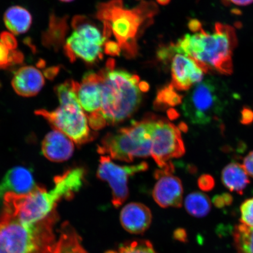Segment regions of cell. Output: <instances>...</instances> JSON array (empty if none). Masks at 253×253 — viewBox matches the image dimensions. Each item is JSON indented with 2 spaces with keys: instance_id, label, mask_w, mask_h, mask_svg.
Listing matches in <instances>:
<instances>
[{
  "instance_id": "obj_38",
  "label": "cell",
  "mask_w": 253,
  "mask_h": 253,
  "mask_svg": "<svg viewBox=\"0 0 253 253\" xmlns=\"http://www.w3.org/2000/svg\"><path fill=\"white\" fill-rule=\"evenodd\" d=\"M230 2L237 5L246 6L252 4L253 0H229Z\"/></svg>"
},
{
  "instance_id": "obj_2",
  "label": "cell",
  "mask_w": 253,
  "mask_h": 253,
  "mask_svg": "<svg viewBox=\"0 0 253 253\" xmlns=\"http://www.w3.org/2000/svg\"><path fill=\"white\" fill-rule=\"evenodd\" d=\"M110 59L105 69L99 71L102 78V113L107 125L125 121L137 110L142 100L140 78L127 71L116 70Z\"/></svg>"
},
{
  "instance_id": "obj_33",
  "label": "cell",
  "mask_w": 253,
  "mask_h": 253,
  "mask_svg": "<svg viewBox=\"0 0 253 253\" xmlns=\"http://www.w3.org/2000/svg\"><path fill=\"white\" fill-rule=\"evenodd\" d=\"M240 122L244 125H251L253 122V111L248 107H244L241 112Z\"/></svg>"
},
{
  "instance_id": "obj_1",
  "label": "cell",
  "mask_w": 253,
  "mask_h": 253,
  "mask_svg": "<svg viewBox=\"0 0 253 253\" xmlns=\"http://www.w3.org/2000/svg\"><path fill=\"white\" fill-rule=\"evenodd\" d=\"M237 43L234 28L216 23L213 33H208L202 28L194 34L185 35L173 46L175 53L194 60L205 74L215 71L230 75L233 72L232 53Z\"/></svg>"
},
{
  "instance_id": "obj_37",
  "label": "cell",
  "mask_w": 253,
  "mask_h": 253,
  "mask_svg": "<svg viewBox=\"0 0 253 253\" xmlns=\"http://www.w3.org/2000/svg\"><path fill=\"white\" fill-rule=\"evenodd\" d=\"M59 71V69L58 67L50 68L45 72V75L46 78L51 79L55 77Z\"/></svg>"
},
{
  "instance_id": "obj_11",
  "label": "cell",
  "mask_w": 253,
  "mask_h": 253,
  "mask_svg": "<svg viewBox=\"0 0 253 253\" xmlns=\"http://www.w3.org/2000/svg\"><path fill=\"white\" fill-rule=\"evenodd\" d=\"M148 164L142 162L137 165L120 166L112 162L109 156L100 158L98 178L109 183L112 190V204L118 208L125 203L128 197V179L135 173L143 172L148 169Z\"/></svg>"
},
{
  "instance_id": "obj_4",
  "label": "cell",
  "mask_w": 253,
  "mask_h": 253,
  "mask_svg": "<svg viewBox=\"0 0 253 253\" xmlns=\"http://www.w3.org/2000/svg\"><path fill=\"white\" fill-rule=\"evenodd\" d=\"M122 5V0L103 3L98 7L97 17L103 22L104 27L112 30L126 55L135 56L136 36L141 25L153 17L157 8L154 3L144 1L133 9H124Z\"/></svg>"
},
{
  "instance_id": "obj_19",
  "label": "cell",
  "mask_w": 253,
  "mask_h": 253,
  "mask_svg": "<svg viewBox=\"0 0 253 253\" xmlns=\"http://www.w3.org/2000/svg\"><path fill=\"white\" fill-rule=\"evenodd\" d=\"M59 232V239L50 253H88L82 245L81 236L70 224L63 223Z\"/></svg>"
},
{
  "instance_id": "obj_35",
  "label": "cell",
  "mask_w": 253,
  "mask_h": 253,
  "mask_svg": "<svg viewBox=\"0 0 253 253\" xmlns=\"http://www.w3.org/2000/svg\"><path fill=\"white\" fill-rule=\"evenodd\" d=\"M24 61V55L21 52L11 50L9 53V63L11 65L20 64Z\"/></svg>"
},
{
  "instance_id": "obj_24",
  "label": "cell",
  "mask_w": 253,
  "mask_h": 253,
  "mask_svg": "<svg viewBox=\"0 0 253 253\" xmlns=\"http://www.w3.org/2000/svg\"><path fill=\"white\" fill-rule=\"evenodd\" d=\"M233 238L237 253H253V228L239 224L234 230Z\"/></svg>"
},
{
  "instance_id": "obj_36",
  "label": "cell",
  "mask_w": 253,
  "mask_h": 253,
  "mask_svg": "<svg viewBox=\"0 0 253 253\" xmlns=\"http://www.w3.org/2000/svg\"><path fill=\"white\" fill-rule=\"evenodd\" d=\"M188 27L194 33H197V32L200 30L202 28V25L200 22L195 19L190 20L188 23Z\"/></svg>"
},
{
  "instance_id": "obj_25",
  "label": "cell",
  "mask_w": 253,
  "mask_h": 253,
  "mask_svg": "<svg viewBox=\"0 0 253 253\" xmlns=\"http://www.w3.org/2000/svg\"><path fill=\"white\" fill-rule=\"evenodd\" d=\"M183 96L177 93L171 84L164 87L158 91L154 106L157 109H164L181 104Z\"/></svg>"
},
{
  "instance_id": "obj_3",
  "label": "cell",
  "mask_w": 253,
  "mask_h": 253,
  "mask_svg": "<svg viewBox=\"0 0 253 253\" xmlns=\"http://www.w3.org/2000/svg\"><path fill=\"white\" fill-rule=\"evenodd\" d=\"M56 213L34 225L22 223L7 214L0 217V253H50L56 241Z\"/></svg>"
},
{
  "instance_id": "obj_32",
  "label": "cell",
  "mask_w": 253,
  "mask_h": 253,
  "mask_svg": "<svg viewBox=\"0 0 253 253\" xmlns=\"http://www.w3.org/2000/svg\"><path fill=\"white\" fill-rule=\"evenodd\" d=\"M104 52L106 54L110 56H119L121 52V47H120L118 43L113 41H108L104 46Z\"/></svg>"
},
{
  "instance_id": "obj_10",
  "label": "cell",
  "mask_w": 253,
  "mask_h": 253,
  "mask_svg": "<svg viewBox=\"0 0 253 253\" xmlns=\"http://www.w3.org/2000/svg\"><path fill=\"white\" fill-rule=\"evenodd\" d=\"M185 153L184 143L178 127L167 119L156 116L152 134L151 156L161 169L172 165L170 160Z\"/></svg>"
},
{
  "instance_id": "obj_5",
  "label": "cell",
  "mask_w": 253,
  "mask_h": 253,
  "mask_svg": "<svg viewBox=\"0 0 253 253\" xmlns=\"http://www.w3.org/2000/svg\"><path fill=\"white\" fill-rule=\"evenodd\" d=\"M156 116L148 115L115 132L107 134L97 146V152L113 159L131 163L136 157L151 156L152 134Z\"/></svg>"
},
{
  "instance_id": "obj_16",
  "label": "cell",
  "mask_w": 253,
  "mask_h": 253,
  "mask_svg": "<svg viewBox=\"0 0 253 253\" xmlns=\"http://www.w3.org/2000/svg\"><path fill=\"white\" fill-rule=\"evenodd\" d=\"M42 153L47 160L61 163L70 158L74 151V145L70 138L58 130L49 132L42 143Z\"/></svg>"
},
{
  "instance_id": "obj_30",
  "label": "cell",
  "mask_w": 253,
  "mask_h": 253,
  "mask_svg": "<svg viewBox=\"0 0 253 253\" xmlns=\"http://www.w3.org/2000/svg\"><path fill=\"white\" fill-rule=\"evenodd\" d=\"M0 41L9 50H14L17 48V41L13 34L8 33V32H2L0 34Z\"/></svg>"
},
{
  "instance_id": "obj_28",
  "label": "cell",
  "mask_w": 253,
  "mask_h": 253,
  "mask_svg": "<svg viewBox=\"0 0 253 253\" xmlns=\"http://www.w3.org/2000/svg\"><path fill=\"white\" fill-rule=\"evenodd\" d=\"M199 188L204 192L211 191L215 186L214 179L210 174H203L198 180Z\"/></svg>"
},
{
  "instance_id": "obj_14",
  "label": "cell",
  "mask_w": 253,
  "mask_h": 253,
  "mask_svg": "<svg viewBox=\"0 0 253 253\" xmlns=\"http://www.w3.org/2000/svg\"><path fill=\"white\" fill-rule=\"evenodd\" d=\"M77 94L87 117L102 113V78L99 73L86 72L82 83L77 84Z\"/></svg>"
},
{
  "instance_id": "obj_13",
  "label": "cell",
  "mask_w": 253,
  "mask_h": 253,
  "mask_svg": "<svg viewBox=\"0 0 253 253\" xmlns=\"http://www.w3.org/2000/svg\"><path fill=\"white\" fill-rule=\"evenodd\" d=\"M205 72L195 61L182 53H177L171 63V84L175 90L185 91L200 83Z\"/></svg>"
},
{
  "instance_id": "obj_27",
  "label": "cell",
  "mask_w": 253,
  "mask_h": 253,
  "mask_svg": "<svg viewBox=\"0 0 253 253\" xmlns=\"http://www.w3.org/2000/svg\"><path fill=\"white\" fill-rule=\"evenodd\" d=\"M240 224L253 228V198L246 199L240 206Z\"/></svg>"
},
{
  "instance_id": "obj_42",
  "label": "cell",
  "mask_w": 253,
  "mask_h": 253,
  "mask_svg": "<svg viewBox=\"0 0 253 253\" xmlns=\"http://www.w3.org/2000/svg\"><path fill=\"white\" fill-rule=\"evenodd\" d=\"M60 1H63V2H71V1H74V0H60Z\"/></svg>"
},
{
  "instance_id": "obj_22",
  "label": "cell",
  "mask_w": 253,
  "mask_h": 253,
  "mask_svg": "<svg viewBox=\"0 0 253 253\" xmlns=\"http://www.w3.org/2000/svg\"><path fill=\"white\" fill-rule=\"evenodd\" d=\"M68 28L66 18H59L51 15L48 28L43 34V45L50 48L58 49L64 42Z\"/></svg>"
},
{
  "instance_id": "obj_31",
  "label": "cell",
  "mask_w": 253,
  "mask_h": 253,
  "mask_svg": "<svg viewBox=\"0 0 253 253\" xmlns=\"http://www.w3.org/2000/svg\"><path fill=\"white\" fill-rule=\"evenodd\" d=\"M9 50L0 41V69L11 66L9 63Z\"/></svg>"
},
{
  "instance_id": "obj_8",
  "label": "cell",
  "mask_w": 253,
  "mask_h": 253,
  "mask_svg": "<svg viewBox=\"0 0 253 253\" xmlns=\"http://www.w3.org/2000/svg\"><path fill=\"white\" fill-rule=\"evenodd\" d=\"M36 114L42 117L55 130L62 132L78 145L86 144L94 138L78 97L60 103V106L54 110L41 109L36 111Z\"/></svg>"
},
{
  "instance_id": "obj_34",
  "label": "cell",
  "mask_w": 253,
  "mask_h": 253,
  "mask_svg": "<svg viewBox=\"0 0 253 253\" xmlns=\"http://www.w3.org/2000/svg\"><path fill=\"white\" fill-rule=\"evenodd\" d=\"M248 175L253 178V151L250 152L243 160V165Z\"/></svg>"
},
{
  "instance_id": "obj_17",
  "label": "cell",
  "mask_w": 253,
  "mask_h": 253,
  "mask_svg": "<svg viewBox=\"0 0 253 253\" xmlns=\"http://www.w3.org/2000/svg\"><path fill=\"white\" fill-rule=\"evenodd\" d=\"M45 84L43 76L33 66H23L15 73L12 86L16 93L25 97L36 96Z\"/></svg>"
},
{
  "instance_id": "obj_20",
  "label": "cell",
  "mask_w": 253,
  "mask_h": 253,
  "mask_svg": "<svg viewBox=\"0 0 253 253\" xmlns=\"http://www.w3.org/2000/svg\"><path fill=\"white\" fill-rule=\"evenodd\" d=\"M221 181L231 192L242 195L250 183L248 174L241 164L237 163L229 164L221 172Z\"/></svg>"
},
{
  "instance_id": "obj_41",
  "label": "cell",
  "mask_w": 253,
  "mask_h": 253,
  "mask_svg": "<svg viewBox=\"0 0 253 253\" xmlns=\"http://www.w3.org/2000/svg\"><path fill=\"white\" fill-rule=\"evenodd\" d=\"M157 1L158 3H159L160 4L165 5L169 4L170 0H157Z\"/></svg>"
},
{
  "instance_id": "obj_6",
  "label": "cell",
  "mask_w": 253,
  "mask_h": 253,
  "mask_svg": "<svg viewBox=\"0 0 253 253\" xmlns=\"http://www.w3.org/2000/svg\"><path fill=\"white\" fill-rule=\"evenodd\" d=\"M56 187L49 191L37 185L27 194L7 193L4 198L3 213L27 225H34L56 213L58 202L64 199Z\"/></svg>"
},
{
  "instance_id": "obj_15",
  "label": "cell",
  "mask_w": 253,
  "mask_h": 253,
  "mask_svg": "<svg viewBox=\"0 0 253 253\" xmlns=\"http://www.w3.org/2000/svg\"><path fill=\"white\" fill-rule=\"evenodd\" d=\"M122 225L128 232L143 233L149 228L152 221V214L146 206L132 202L123 208L120 216Z\"/></svg>"
},
{
  "instance_id": "obj_23",
  "label": "cell",
  "mask_w": 253,
  "mask_h": 253,
  "mask_svg": "<svg viewBox=\"0 0 253 253\" xmlns=\"http://www.w3.org/2000/svg\"><path fill=\"white\" fill-rule=\"evenodd\" d=\"M185 208L187 212L196 217H203L210 212L211 204L210 199L204 193L195 192L186 197Z\"/></svg>"
},
{
  "instance_id": "obj_29",
  "label": "cell",
  "mask_w": 253,
  "mask_h": 253,
  "mask_svg": "<svg viewBox=\"0 0 253 253\" xmlns=\"http://www.w3.org/2000/svg\"><path fill=\"white\" fill-rule=\"evenodd\" d=\"M213 205L217 208H223L232 204L233 197L229 193L215 196L212 199Z\"/></svg>"
},
{
  "instance_id": "obj_39",
  "label": "cell",
  "mask_w": 253,
  "mask_h": 253,
  "mask_svg": "<svg viewBox=\"0 0 253 253\" xmlns=\"http://www.w3.org/2000/svg\"><path fill=\"white\" fill-rule=\"evenodd\" d=\"M175 236H176L177 239L182 240L183 242H184V240L186 239V234L184 230H179L177 233H175Z\"/></svg>"
},
{
  "instance_id": "obj_18",
  "label": "cell",
  "mask_w": 253,
  "mask_h": 253,
  "mask_svg": "<svg viewBox=\"0 0 253 253\" xmlns=\"http://www.w3.org/2000/svg\"><path fill=\"white\" fill-rule=\"evenodd\" d=\"M34 177L30 170L23 167L9 170L0 183V198L7 193L27 194L36 188Z\"/></svg>"
},
{
  "instance_id": "obj_40",
  "label": "cell",
  "mask_w": 253,
  "mask_h": 253,
  "mask_svg": "<svg viewBox=\"0 0 253 253\" xmlns=\"http://www.w3.org/2000/svg\"><path fill=\"white\" fill-rule=\"evenodd\" d=\"M139 87H140V90L142 92H145V91H147L148 89H149L150 86L147 82L142 81L139 84Z\"/></svg>"
},
{
  "instance_id": "obj_9",
  "label": "cell",
  "mask_w": 253,
  "mask_h": 253,
  "mask_svg": "<svg viewBox=\"0 0 253 253\" xmlns=\"http://www.w3.org/2000/svg\"><path fill=\"white\" fill-rule=\"evenodd\" d=\"M72 25L74 31L64 47L66 56L74 62L77 58L94 63L103 58V48L106 39L86 17L76 16Z\"/></svg>"
},
{
  "instance_id": "obj_21",
  "label": "cell",
  "mask_w": 253,
  "mask_h": 253,
  "mask_svg": "<svg viewBox=\"0 0 253 253\" xmlns=\"http://www.w3.org/2000/svg\"><path fill=\"white\" fill-rule=\"evenodd\" d=\"M4 21L6 27L14 35L24 34L29 30L33 18L30 12L20 6H12L5 11Z\"/></svg>"
},
{
  "instance_id": "obj_12",
  "label": "cell",
  "mask_w": 253,
  "mask_h": 253,
  "mask_svg": "<svg viewBox=\"0 0 253 253\" xmlns=\"http://www.w3.org/2000/svg\"><path fill=\"white\" fill-rule=\"evenodd\" d=\"M174 169H161L155 172L157 182L153 192L156 203L164 208L182 207L183 186L181 180L172 175Z\"/></svg>"
},
{
  "instance_id": "obj_7",
  "label": "cell",
  "mask_w": 253,
  "mask_h": 253,
  "mask_svg": "<svg viewBox=\"0 0 253 253\" xmlns=\"http://www.w3.org/2000/svg\"><path fill=\"white\" fill-rule=\"evenodd\" d=\"M225 88L215 79L194 86L183 100L182 109L193 124L206 125L219 118L226 104Z\"/></svg>"
},
{
  "instance_id": "obj_26",
  "label": "cell",
  "mask_w": 253,
  "mask_h": 253,
  "mask_svg": "<svg viewBox=\"0 0 253 253\" xmlns=\"http://www.w3.org/2000/svg\"><path fill=\"white\" fill-rule=\"evenodd\" d=\"M105 253H158L148 240H135L120 245L118 249L110 250Z\"/></svg>"
}]
</instances>
